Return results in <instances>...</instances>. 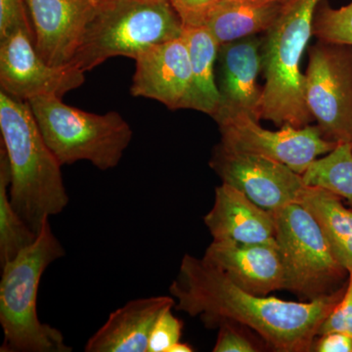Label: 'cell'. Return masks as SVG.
Wrapping results in <instances>:
<instances>
[{"mask_svg":"<svg viewBox=\"0 0 352 352\" xmlns=\"http://www.w3.org/2000/svg\"><path fill=\"white\" fill-rule=\"evenodd\" d=\"M34 45L48 64H71L94 6L90 0H24Z\"/></svg>","mask_w":352,"mask_h":352,"instance_id":"7c38bea8","label":"cell"},{"mask_svg":"<svg viewBox=\"0 0 352 352\" xmlns=\"http://www.w3.org/2000/svg\"><path fill=\"white\" fill-rule=\"evenodd\" d=\"M17 30H24L32 36L24 0H0V38Z\"/></svg>","mask_w":352,"mask_h":352,"instance_id":"83f0119b","label":"cell"},{"mask_svg":"<svg viewBox=\"0 0 352 352\" xmlns=\"http://www.w3.org/2000/svg\"><path fill=\"white\" fill-rule=\"evenodd\" d=\"M273 214L284 268V289L300 302H311L344 287L349 270L333 256L314 215L300 203L291 204Z\"/></svg>","mask_w":352,"mask_h":352,"instance_id":"52a82bcc","label":"cell"},{"mask_svg":"<svg viewBox=\"0 0 352 352\" xmlns=\"http://www.w3.org/2000/svg\"><path fill=\"white\" fill-rule=\"evenodd\" d=\"M28 103L62 166L87 161L98 170H112L131 144L133 131L116 111L88 113L67 105L59 97H36Z\"/></svg>","mask_w":352,"mask_h":352,"instance_id":"8992f818","label":"cell"},{"mask_svg":"<svg viewBox=\"0 0 352 352\" xmlns=\"http://www.w3.org/2000/svg\"><path fill=\"white\" fill-rule=\"evenodd\" d=\"M11 175L8 157L0 146V265L12 261L38 238L16 212L10 195Z\"/></svg>","mask_w":352,"mask_h":352,"instance_id":"44dd1931","label":"cell"},{"mask_svg":"<svg viewBox=\"0 0 352 352\" xmlns=\"http://www.w3.org/2000/svg\"><path fill=\"white\" fill-rule=\"evenodd\" d=\"M219 335L214 352H256L261 346L245 333L244 326L232 321H222L217 325Z\"/></svg>","mask_w":352,"mask_h":352,"instance_id":"cb8c5ba5","label":"cell"},{"mask_svg":"<svg viewBox=\"0 0 352 352\" xmlns=\"http://www.w3.org/2000/svg\"><path fill=\"white\" fill-rule=\"evenodd\" d=\"M183 331V322L175 316L173 310L164 312L150 336L148 352H168V349L180 342Z\"/></svg>","mask_w":352,"mask_h":352,"instance_id":"d4e9b609","label":"cell"},{"mask_svg":"<svg viewBox=\"0 0 352 352\" xmlns=\"http://www.w3.org/2000/svg\"><path fill=\"white\" fill-rule=\"evenodd\" d=\"M288 0H226L210 14L207 28L219 45L265 34L283 12Z\"/></svg>","mask_w":352,"mask_h":352,"instance_id":"ac0fdd59","label":"cell"},{"mask_svg":"<svg viewBox=\"0 0 352 352\" xmlns=\"http://www.w3.org/2000/svg\"><path fill=\"white\" fill-rule=\"evenodd\" d=\"M305 103L327 140L352 145V46L318 43L309 50Z\"/></svg>","mask_w":352,"mask_h":352,"instance_id":"ba28073f","label":"cell"},{"mask_svg":"<svg viewBox=\"0 0 352 352\" xmlns=\"http://www.w3.org/2000/svg\"><path fill=\"white\" fill-rule=\"evenodd\" d=\"M346 285L330 296L311 302H289L249 293L226 273L186 254L170 286L175 308L199 317L206 327L232 321L252 331L277 352L314 351L322 323L344 296Z\"/></svg>","mask_w":352,"mask_h":352,"instance_id":"6da1fadb","label":"cell"},{"mask_svg":"<svg viewBox=\"0 0 352 352\" xmlns=\"http://www.w3.org/2000/svg\"><path fill=\"white\" fill-rule=\"evenodd\" d=\"M182 21L170 0H100L73 61L87 73L113 57L135 60L156 44L179 38Z\"/></svg>","mask_w":352,"mask_h":352,"instance_id":"5b68a950","label":"cell"},{"mask_svg":"<svg viewBox=\"0 0 352 352\" xmlns=\"http://www.w3.org/2000/svg\"><path fill=\"white\" fill-rule=\"evenodd\" d=\"M308 186H317L344 199L352 210V145L339 143L325 157L316 159L303 173Z\"/></svg>","mask_w":352,"mask_h":352,"instance_id":"7402d4cb","label":"cell"},{"mask_svg":"<svg viewBox=\"0 0 352 352\" xmlns=\"http://www.w3.org/2000/svg\"><path fill=\"white\" fill-rule=\"evenodd\" d=\"M85 80V72L75 65L48 64L24 30L0 38V91L25 102L36 97L62 98Z\"/></svg>","mask_w":352,"mask_h":352,"instance_id":"8fae6325","label":"cell"},{"mask_svg":"<svg viewBox=\"0 0 352 352\" xmlns=\"http://www.w3.org/2000/svg\"><path fill=\"white\" fill-rule=\"evenodd\" d=\"M188 46L192 80L185 109L214 117L220 106V92L215 78L214 66L219 57V43L206 27L184 28Z\"/></svg>","mask_w":352,"mask_h":352,"instance_id":"d6986e66","label":"cell"},{"mask_svg":"<svg viewBox=\"0 0 352 352\" xmlns=\"http://www.w3.org/2000/svg\"><path fill=\"white\" fill-rule=\"evenodd\" d=\"M204 223L214 241L259 244L276 240L273 212L223 182L215 188L214 206L204 217Z\"/></svg>","mask_w":352,"mask_h":352,"instance_id":"e0dca14e","label":"cell"},{"mask_svg":"<svg viewBox=\"0 0 352 352\" xmlns=\"http://www.w3.org/2000/svg\"><path fill=\"white\" fill-rule=\"evenodd\" d=\"M330 332L352 336V267L349 270V280L344 296L322 323L319 336Z\"/></svg>","mask_w":352,"mask_h":352,"instance_id":"484cf974","label":"cell"},{"mask_svg":"<svg viewBox=\"0 0 352 352\" xmlns=\"http://www.w3.org/2000/svg\"><path fill=\"white\" fill-rule=\"evenodd\" d=\"M322 0H288L283 12L263 36L261 64L265 83L261 119L275 126H308L314 122L305 95L303 52Z\"/></svg>","mask_w":352,"mask_h":352,"instance_id":"277c9868","label":"cell"},{"mask_svg":"<svg viewBox=\"0 0 352 352\" xmlns=\"http://www.w3.org/2000/svg\"><path fill=\"white\" fill-rule=\"evenodd\" d=\"M175 307L173 296H157L126 302L88 339L85 352H148L160 317Z\"/></svg>","mask_w":352,"mask_h":352,"instance_id":"2e32d148","label":"cell"},{"mask_svg":"<svg viewBox=\"0 0 352 352\" xmlns=\"http://www.w3.org/2000/svg\"><path fill=\"white\" fill-rule=\"evenodd\" d=\"M214 120L221 134L219 143L226 148L274 160L302 175L315 160L338 145L324 138L317 126L285 124L273 131L245 113H219Z\"/></svg>","mask_w":352,"mask_h":352,"instance_id":"9c48e42d","label":"cell"},{"mask_svg":"<svg viewBox=\"0 0 352 352\" xmlns=\"http://www.w3.org/2000/svg\"><path fill=\"white\" fill-rule=\"evenodd\" d=\"M66 256L53 232L50 219L44 220L38 238L1 267L0 325L1 352H72L61 331L39 320L38 293L44 271Z\"/></svg>","mask_w":352,"mask_h":352,"instance_id":"3957f363","label":"cell"},{"mask_svg":"<svg viewBox=\"0 0 352 352\" xmlns=\"http://www.w3.org/2000/svg\"><path fill=\"white\" fill-rule=\"evenodd\" d=\"M1 146L8 157L9 195L16 212L34 233L44 220L68 207L61 164L39 131L29 103L0 91Z\"/></svg>","mask_w":352,"mask_h":352,"instance_id":"7a4b0ae2","label":"cell"},{"mask_svg":"<svg viewBox=\"0 0 352 352\" xmlns=\"http://www.w3.org/2000/svg\"><path fill=\"white\" fill-rule=\"evenodd\" d=\"M312 34L324 43L352 46V1L335 9L322 0L315 13Z\"/></svg>","mask_w":352,"mask_h":352,"instance_id":"603a6c76","label":"cell"},{"mask_svg":"<svg viewBox=\"0 0 352 352\" xmlns=\"http://www.w3.org/2000/svg\"><path fill=\"white\" fill-rule=\"evenodd\" d=\"M226 0H170L183 27H204L215 9Z\"/></svg>","mask_w":352,"mask_h":352,"instance_id":"4316f807","label":"cell"},{"mask_svg":"<svg viewBox=\"0 0 352 352\" xmlns=\"http://www.w3.org/2000/svg\"><path fill=\"white\" fill-rule=\"evenodd\" d=\"M191 80L188 46L182 34L136 57L131 94L161 102L170 110L185 109Z\"/></svg>","mask_w":352,"mask_h":352,"instance_id":"4fadbf2b","label":"cell"},{"mask_svg":"<svg viewBox=\"0 0 352 352\" xmlns=\"http://www.w3.org/2000/svg\"><path fill=\"white\" fill-rule=\"evenodd\" d=\"M203 258L249 293L268 296L284 289V268L276 240L259 244L212 241Z\"/></svg>","mask_w":352,"mask_h":352,"instance_id":"9a60e30c","label":"cell"},{"mask_svg":"<svg viewBox=\"0 0 352 352\" xmlns=\"http://www.w3.org/2000/svg\"><path fill=\"white\" fill-rule=\"evenodd\" d=\"M90 1H91L92 3H94V4H96L97 2L100 1V0H90Z\"/></svg>","mask_w":352,"mask_h":352,"instance_id":"4dcf8cb0","label":"cell"},{"mask_svg":"<svg viewBox=\"0 0 352 352\" xmlns=\"http://www.w3.org/2000/svg\"><path fill=\"white\" fill-rule=\"evenodd\" d=\"M314 351L352 352V336L340 332H330L318 336Z\"/></svg>","mask_w":352,"mask_h":352,"instance_id":"f1b7e54d","label":"cell"},{"mask_svg":"<svg viewBox=\"0 0 352 352\" xmlns=\"http://www.w3.org/2000/svg\"><path fill=\"white\" fill-rule=\"evenodd\" d=\"M300 204L320 224L333 256L346 270L352 267V210L328 190L307 186Z\"/></svg>","mask_w":352,"mask_h":352,"instance_id":"ffe728a7","label":"cell"},{"mask_svg":"<svg viewBox=\"0 0 352 352\" xmlns=\"http://www.w3.org/2000/svg\"><path fill=\"white\" fill-rule=\"evenodd\" d=\"M193 346L186 344V342H178L168 349V352H193Z\"/></svg>","mask_w":352,"mask_h":352,"instance_id":"f546056e","label":"cell"},{"mask_svg":"<svg viewBox=\"0 0 352 352\" xmlns=\"http://www.w3.org/2000/svg\"><path fill=\"white\" fill-rule=\"evenodd\" d=\"M210 166L222 182L239 190L271 212L300 203L308 186L302 175L286 164L258 155L235 151L221 143L215 146Z\"/></svg>","mask_w":352,"mask_h":352,"instance_id":"30bf717a","label":"cell"},{"mask_svg":"<svg viewBox=\"0 0 352 352\" xmlns=\"http://www.w3.org/2000/svg\"><path fill=\"white\" fill-rule=\"evenodd\" d=\"M263 38L258 36L238 39L219 46V89L220 106L215 116L224 113H245L261 120L263 90L258 85Z\"/></svg>","mask_w":352,"mask_h":352,"instance_id":"5bb4252c","label":"cell"}]
</instances>
